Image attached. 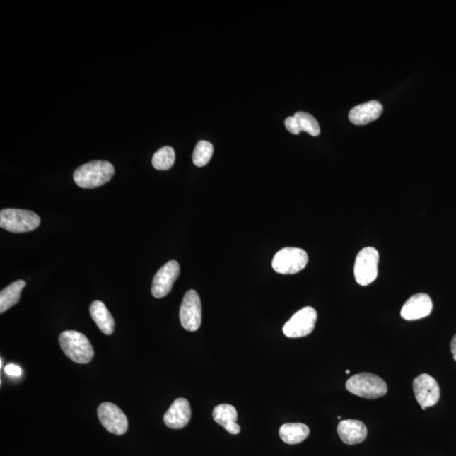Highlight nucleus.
<instances>
[{"instance_id":"nucleus-1","label":"nucleus","mask_w":456,"mask_h":456,"mask_svg":"<svg viewBox=\"0 0 456 456\" xmlns=\"http://www.w3.org/2000/svg\"><path fill=\"white\" fill-rule=\"evenodd\" d=\"M115 168L107 160H93L78 168L74 180L82 189H95L110 182L115 175Z\"/></svg>"},{"instance_id":"nucleus-2","label":"nucleus","mask_w":456,"mask_h":456,"mask_svg":"<svg viewBox=\"0 0 456 456\" xmlns=\"http://www.w3.org/2000/svg\"><path fill=\"white\" fill-rule=\"evenodd\" d=\"M59 345L63 353L73 362L89 363L94 357L93 347L84 334L66 331L60 334Z\"/></svg>"},{"instance_id":"nucleus-3","label":"nucleus","mask_w":456,"mask_h":456,"mask_svg":"<svg viewBox=\"0 0 456 456\" xmlns=\"http://www.w3.org/2000/svg\"><path fill=\"white\" fill-rule=\"evenodd\" d=\"M349 392L365 399H377L387 393L388 387L385 380L371 373H361L351 376L346 381Z\"/></svg>"},{"instance_id":"nucleus-4","label":"nucleus","mask_w":456,"mask_h":456,"mask_svg":"<svg viewBox=\"0 0 456 456\" xmlns=\"http://www.w3.org/2000/svg\"><path fill=\"white\" fill-rule=\"evenodd\" d=\"M40 223V217L33 211L13 208L0 211V227L8 232L21 233L33 231Z\"/></svg>"},{"instance_id":"nucleus-5","label":"nucleus","mask_w":456,"mask_h":456,"mask_svg":"<svg viewBox=\"0 0 456 456\" xmlns=\"http://www.w3.org/2000/svg\"><path fill=\"white\" fill-rule=\"evenodd\" d=\"M308 262L306 251L298 247H285L274 256L272 268L277 273L293 275L303 271Z\"/></svg>"},{"instance_id":"nucleus-6","label":"nucleus","mask_w":456,"mask_h":456,"mask_svg":"<svg viewBox=\"0 0 456 456\" xmlns=\"http://www.w3.org/2000/svg\"><path fill=\"white\" fill-rule=\"evenodd\" d=\"M380 255L375 247H364L356 258L354 276L359 285L368 286L375 281L378 276Z\"/></svg>"},{"instance_id":"nucleus-7","label":"nucleus","mask_w":456,"mask_h":456,"mask_svg":"<svg viewBox=\"0 0 456 456\" xmlns=\"http://www.w3.org/2000/svg\"><path fill=\"white\" fill-rule=\"evenodd\" d=\"M182 327L188 332H197L202 321L201 302L197 291L190 290L185 295L180 307Z\"/></svg>"},{"instance_id":"nucleus-8","label":"nucleus","mask_w":456,"mask_h":456,"mask_svg":"<svg viewBox=\"0 0 456 456\" xmlns=\"http://www.w3.org/2000/svg\"><path fill=\"white\" fill-rule=\"evenodd\" d=\"M318 315L314 308H303L285 324L283 333L290 338L306 337L314 331Z\"/></svg>"},{"instance_id":"nucleus-9","label":"nucleus","mask_w":456,"mask_h":456,"mask_svg":"<svg viewBox=\"0 0 456 456\" xmlns=\"http://www.w3.org/2000/svg\"><path fill=\"white\" fill-rule=\"evenodd\" d=\"M98 416L108 432L123 435L128 430V419L118 406L110 402L102 403L98 408Z\"/></svg>"},{"instance_id":"nucleus-10","label":"nucleus","mask_w":456,"mask_h":456,"mask_svg":"<svg viewBox=\"0 0 456 456\" xmlns=\"http://www.w3.org/2000/svg\"><path fill=\"white\" fill-rule=\"evenodd\" d=\"M180 267L175 260H171L156 272L152 281L151 293L156 298H163L171 292L173 284L180 276Z\"/></svg>"},{"instance_id":"nucleus-11","label":"nucleus","mask_w":456,"mask_h":456,"mask_svg":"<svg viewBox=\"0 0 456 456\" xmlns=\"http://www.w3.org/2000/svg\"><path fill=\"white\" fill-rule=\"evenodd\" d=\"M414 392L416 402L426 408L436 405L440 397V386L434 378L423 373L414 381Z\"/></svg>"},{"instance_id":"nucleus-12","label":"nucleus","mask_w":456,"mask_h":456,"mask_svg":"<svg viewBox=\"0 0 456 456\" xmlns=\"http://www.w3.org/2000/svg\"><path fill=\"white\" fill-rule=\"evenodd\" d=\"M433 302L426 293L414 295L404 304L401 315L406 320H416L425 318L431 314Z\"/></svg>"},{"instance_id":"nucleus-13","label":"nucleus","mask_w":456,"mask_h":456,"mask_svg":"<svg viewBox=\"0 0 456 456\" xmlns=\"http://www.w3.org/2000/svg\"><path fill=\"white\" fill-rule=\"evenodd\" d=\"M191 419V407L185 398L177 399L164 415V423L172 429H181L189 424Z\"/></svg>"},{"instance_id":"nucleus-14","label":"nucleus","mask_w":456,"mask_h":456,"mask_svg":"<svg viewBox=\"0 0 456 456\" xmlns=\"http://www.w3.org/2000/svg\"><path fill=\"white\" fill-rule=\"evenodd\" d=\"M337 433L342 442L349 445H354L366 440L368 430L361 421L346 419L341 421L338 424Z\"/></svg>"},{"instance_id":"nucleus-15","label":"nucleus","mask_w":456,"mask_h":456,"mask_svg":"<svg viewBox=\"0 0 456 456\" xmlns=\"http://www.w3.org/2000/svg\"><path fill=\"white\" fill-rule=\"evenodd\" d=\"M383 107L377 101H371L355 107L349 112V120L355 125H365L380 118Z\"/></svg>"},{"instance_id":"nucleus-16","label":"nucleus","mask_w":456,"mask_h":456,"mask_svg":"<svg viewBox=\"0 0 456 456\" xmlns=\"http://www.w3.org/2000/svg\"><path fill=\"white\" fill-rule=\"evenodd\" d=\"M213 419L215 422L224 428L233 435L240 433V425L237 423L238 412L236 408L229 404H221L214 408Z\"/></svg>"},{"instance_id":"nucleus-17","label":"nucleus","mask_w":456,"mask_h":456,"mask_svg":"<svg viewBox=\"0 0 456 456\" xmlns=\"http://www.w3.org/2000/svg\"><path fill=\"white\" fill-rule=\"evenodd\" d=\"M90 314L95 325L103 334L110 336L115 332V322L105 304L94 301L90 306Z\"/></svg>"},{"instance_id":"nucleus-18","label":"nucleus","mask_w":456,"mask_h":456,"mask_svg":"<svg viewBox=\"0 0 456 456\" xmlns=\"http://www.w3.org/2000/svg\"><path fill=\"white\" fill-rule=\"evenodd\" d=\"M310 428L303 423H286L279 430L282 441L288 445H297L306 440L310 435Z\"/></svg>"},{"instance_id":"nucleus-19","label":"nucleus","mask_w":456,"mask_h":456,"mask_svg":"<svg viewBox=\"0 0 456 456\" xmlns=\"http://www.w3.org/2000/svg\"><path fill=\"white\" fill-rule=\"evenodd\" d=\"M25 286V281L23 280L13 282L0 293V312L7 311L8 308L16 305L19 302L21 293Z\"/></svg>"},{"instance_id":"nucleus-20","label":"nucleus","mask_w":456,"mask_h":456,"mask_svg":"<svg viewBox=\"0 0 456 456\" xmlns=\"http://www.w3.org/2000/svg\"><path fill=\"white\" fill-rule=\"evenodd\" d=\"M175 162V151L171 146H164L160 148L152 158V165L159 171H166L170 169Z\"/></svg>"},{"instance_id":"nucleus-21","label":"nucleus","mask_w":456,"mask_h":456,"mask_svg":"<svg viewBox=\"0 0 456 456\" xmlns=\"http://www.w3.org/2000/svg\"><path fill=\"white\" fill-rule=\"evenodd\" d=\"M213 151H214V148H213L211 143L206 141H199L192 156L195 166L199 168L206 166L212 158Z\"/></svg>"},{"instance_id":"nucleus-22","label":"nucleus","mask_w":456,"mask_h":456,"mask_svg":"<svg viewBox=\"0 0 456 456\" xmlns=\"http://www.w3.org/2000/svg\"><path fill=\"white\" fill-rule=\"evenodd\" d=\"M295 119L298 122L301 130L303 132L310 134L312 136H318L320 133L318 121L305 112H298L294 115Z\"/></svg>"},{"instance_id":"nucleus-23","label":"nucleus","mask_w":456,"mask_h":456,"mask_svg":"<svg viewBox=\"0 0 456 456\" xmlns=\"http://www.w3.org/2000/svg\"><path fill=\"white\" fill-rule=\"evenodd\" d=\"M285 126L286 129L293 134H299L302 132L300 126H299L298 122L295 119L294 116L288 117V118L285 120Z\"/></svg>"},{"instance_id":"nucleus-24","label":"nucleus","mask_w":456,"mask_h":456,"mask_svg":"<svg viewBox=\"0 0 456 456\" xmlns=\"http://www.w3.org/2000/svg\"><path fill=\"white\" fill-rule=\"evenodd\" d=\"M4 372L7 373L8 375L13 377H19L23 373V370L18 366V365L15 364H8L6 368H4Z\"/></svg>"},{"instance_id":"nucleus-25","label":"nucleus","mask_w":456,"mask_h":456,"mask_svg":"<svg viewBox=\"0 0 456 456\" xmlns=\"http://www.w3.org/2000/svg\"><path fill=\"white\" fill-rule=\"evenodd\" d=\"M450 351L451 353L453 354V358L455 361H456V334H455L452 341L450 343Z\"/></svg>"},{"instance_id":"nucleus-26","label":"nucleus","mask_w":456,"mask_h":456,"mask_svg":"<svg viewBox=\"0 0 456 456\" xmlns=\"http://www.w3.org/2000/svg\"><path fill=\"white\" fill-rule=\"evenodd\" d=\"M346 375H349V373H350L349 369H347V370L346 371Z\"/></svg>"},{"instance_id":"nucleus-27","label":"nucleus","mask_w":456,"mask_h":456,"mask_svg":"<svg viewBox=\"0 0 456 456\" xmlns=\"http://www.w3.org/2000/svg\"><path fill=\"white\" fill-rule=\"evenodd\" d=\"M341 419V416H338L337 419Z\"/></svg>"}]
</instances>
